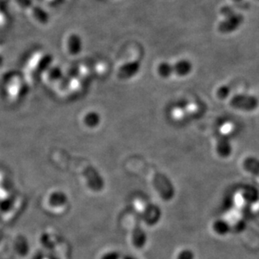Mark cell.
<instances>
[{
    "instance_id": "obj_1",
    "label": "cell",
    "mask_w": 259,
    "mask_h": 259,
    "mask_svg": "<svg viewBox=\"0 0 259 259\" xmlns=\"http://www.w3.org/2000/svg\"><path fill=\"white\" fill-rule=\"evenodd\" d=\"M193 69L191 61L188 60H181L175 64L161 62L157 67V72L163 78H168L172 75L183 76H188Z\"/></svg>"
},
{
    "instance_id": "obj_2",
    "label": "cell",
    "mask_w": 259,
    "mask_h": 259,
    "mask_svg": "<svg viewBox=\"0 0 259 259\" xmlns=\"http://www.w3.org/2000/svg\"><path fill=\"white\" fill-rule=\"evenodd\" d=\"M222 15L224 20L218 24V31L222 34H231L241 27L244 22L243 15L236 13L230 9L225 7L222 9Z\"/></svg>"
},
{
    "instance_id": "obj_3",
    "label": "cell",
    "mask_w": 259,
    "mask_h": 259,
    "mask_svg": "<svg viewBox=\"0 0 259 259\" xmlns=\"http://www.w3.org/2000/svg\"><path fill=\"white\" fill-rule=\"evenodd\" d=\"M154 188L159 196L165 201H169L175 196V187L167 176L161 173L154 174L153 179Z\"/></svg>"
},
{
    "instance_id": "obj_4",
    "label": "cell",
    "mask_w": 259,
    "mask_h": 259,
    "mask_svg": "<svg viewBox=\"0 0 259 259\" xmlns=\"http://www.w3.org/2000/svg\"><path fill=\"white\" fill-rule=\"evenodd\" d=\"M259 101L257 97L247 94H237L231 98L230 105L237 110L252 112L257 109Z\"/></svg>"
},
{
    "instance_id": "obj_5",
    "label": "cell",
    "mask_w": 259,
    "mask_h": 259,
    "mask_svg": "<svg viewBox=\"0 0 259 259\" xmlns=\"http://www.w3.org/2000/svg\"><path fill=\"white\" fill-rule=\"evenodd\" d=\"M140 69H141L140 61H130L120 67L118 72H117V76L122 80L133 78L140 72Z\"/></svg>"
},
{
    "instance_id": "obj_6",
    "label": "cell",
    "mask_w": 259,
    "mask_h": 259,
    "mask_svg": "<svg viewBox=\"0 0 259 259\" xmlns=\"http://www.w3.org/2000/svg\"><path fill=\"white\" fill-rule=\"evenodd\" d=\"M132 242L137 249H142L147 243V234L141 226V221L136 219L133 231Z\"/></svg>"
},
{
    "instance_id": "obj_7",
    "label": "cell",
    "mask_w": 259,
    "mask_h": 259,
    "mask_svg": "<svg viewBox=\"0 0 259 259\" xmlns=\"http://www.w3.org/2000/svg\"><path fill=\"white\" fill-rule=\"evenodd\" d=\"M215 150L218 155L223 159H226L230 156L232 153V147L229 138L227 136H222L219 138L217 141Z\"/></svg>"
},
{
    "instance_id": "obj_8",
    "label": "cell",
    "mask_w": 259,
    "mask_h": 259,
    "mask_svg": "<svg viewBox=\"0 0 259 259\" xmlns=\"http://www.w3.org/2000/svg\"><path fill=\"white\" fill-rule=\"evenodd\" d=\"M242 168L245 171L259 178V159L257 157L247 156L242 161Z\"/></svg>"
},
{
    "instance_id": "obj_9",
    "label": "cell",
    "mask_w": 259,
    "mask_h": 259,
    "mask_svg": "<svg viewBox=\"0 0 259 259\" xmlns=\"http://www.w3.org/2000/svg\"><path fill=\"white\" fill-rule=\"evenodd\" d=\"M231 226L225 220H217L212 223V230L219 236H226L231 231Z\"/></svg>"
},
{
    "instance_id": "obj_10",
    "label": "cell",
    "mask_w": 259,
    "mask_h": 259,
    "mask_svg": "<svg viewBox=\"0 0 259 259\" xmlns=\"http://www.w3.org/2000/svg\"><path fill=\"white\" fill-rule=\"evenodd\" d=\"M195 257H196L195 252L192 250L186 248L179 252L176 259H195Z\"/></svg>"
},
{
    "instance_id": "obj_11",
    "label": "cell",
    "mask_w": 259,
    "mask_h": 259,
    "mask_svg": "<svg viewBox=\"0 0 259 259\" xmlns=\"http://www.w3.org/2000/svg\"><path fill=\"white\" fill-rule=\"evenodd\" d=\"M231 89L228 86H221L220 88H218V91H217V95H218V98H220L222 100L228 98L230 95Z\"/></svg>"
},
{
    "instance_id": "obj_12",
    "label": "cell",
    "mask_w": 259,
    "mask_h": 259,
    "mask_svg": "<svg viewBox=\"0 0 259 259\" xmlns=\"http://www.w3.org/2000/svg\"><path fill=\"white\" fill-rule=\"evenodd\" d=\"M124 259H136V258H135V257H125Z\"/></svg>"
},
{
    "instance_id": "obj_13",
    "label": "cell",
    "mask_w": 259,
    "mask_h": 259,
    "mask_svg": "<svg viewBox=\"0 0 259 259\" xmlns=\"http://www.w3.org/2000/svg\"><path fill=\"white\" fill-rule=\"evenodd\" d=\"M233 1H235V2L239 3L241 2V1H242V0H233Z\"/></svg>"
},
{
    "instance_id": "obj_14",
    "label": "cell",
    "mask_w": 259,
    "mask_h": 259,
    "mask_svg": "<svg viewBox=\"0 0 259 259\" xmlns=\"http://www.w3.org/2000/svg\"><path fill=\"white\" fill-rule=\"evenodd\" d=\"M257 1H259V0H257Z\"/></svg>"
}]
</instances>
